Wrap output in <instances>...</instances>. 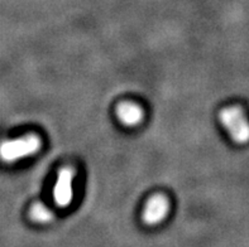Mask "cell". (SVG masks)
I'll list each match as a JSON object with an SVG mask.
<instances>
[{
  "instance_id": "8992f818",
  "label": "cell",
  "mask_w": 249,
  "mask_h": 247,
  "mask_svg": "<svg viewBox=\"0 0 249 247\" xmlns=\"http://www.w3.org/2000/svg\"><path fill=\"white\" fill-rule=\"evenodd\" d=\"M53 212L47 206H44L43 203H36L31 208V218L36 222L48 223L53 219Z\"/></svg>"
},
{
  "instance_id": "5b68a950",
  "label": "cell",
  "mask_w": 249,
  "mask_h": 247,
  "mask_svg": "<svg viewBox=\"0 0 249 247\" xmlns=\"http://www.w3.org/2000/svg\"><path fill=\"white\" fill-rule=\"evenodd\" d=\"M117 116L126 126H136L143 120V110L133 102H122L117 107Z\"/></svg>"
},
{
  "instance_id": "3957f363",
  "label": "cell",
  "mask_w": 249,
  "mask_h": 247,
  "mask_svg": "<svg viewBox=\"0 0 249 247\" xmlns=\"http://www.w3.org/2000/svg\"><path fill=\"white\" fill-rule=\"evenodd\" d=\"M75 178V169L65 166L60 170L53 188L54 203L58 207H67L72 200V181Z\"/></svg>"
},
{
  "instance_id": "277c9868",
  "label": "cell",
  "mask_w": 249,
  "mask_h": 247,
  "mask_svg": "<svg viewBox=\"0 0 249 247\" xmlns=\"http://www.w3.org/2000/svg\"><path fill=\"white\" fill-rule=\"evenodd\" d=\"M170 203L162 194H156L147 202L143 211V221L147 225H157L167 216Z\"/></svg>"
},
{
  "instance_id": "6da1fadb",
  "label": "cell",
  "mask_w": 249,
  "mask_h": 247,
  "mask_svg": "<svg viewBox=\"0 0 249 247\" xmlns=\"http://www.w3.org/2000/svg\"><path fill=\"white\" fill-rule=\"evenodd\" d=\"M41 149V139L37 135H25L0 144V159L5 163H14L25 157H31Z\"/></svg>"
},
{
  "instance_id": "7a4b0ae2",
  "label": "cell",
  "mask_w": 249,
  "mask_h": 247,
  "mask_svg": "<svg viewBox=\"0 0 249 247\" xmlns=\"http://www.w3.org/2000/svg\"><path fill=\"white\" fill-rule=\"evenodd\" d=\"M219 120L227 129L231 138L238 144L249 141V121L243 110L237 106L227 107L219 114Z\"/></svg>"
}]
</instances>
